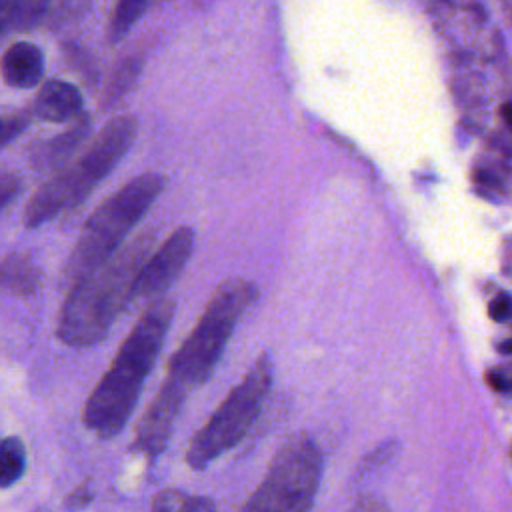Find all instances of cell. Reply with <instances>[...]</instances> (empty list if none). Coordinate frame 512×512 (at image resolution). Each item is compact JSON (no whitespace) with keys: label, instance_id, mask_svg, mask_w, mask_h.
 <instances>
[{"label":"cell","instance_id":"1","mask_svg":"<svg viewBox=\"0 0 512 512\" xmlns=\"http://www.w3.org/2000/svg\"><path fill=\"white\" fill-rule=\"evenodd\" d=\"M174 316V300L160 296L144 310L120 344L112 364L90 392L82 420L100 438H114L132 416Z\"/></svg>","mask_w":512,"mask_h":512},{"label":"cell","instance_id":"2","mask_svg":"<svg viewBox=\"0 0 512 512\" xmlns=\"http://www.w3.org/2000/svg\"><path fill=\"white\" fill-rule=\"evenodd\" d=\"M154 232H140L106 262L70 284L58 314L56 336L70 348H90L106 338L134 300V282L150 254Z\"/></svg>","mask_w":512,"mask_h":512},{"label":"cell","instance_id":"3","mask_svg":"<svg viewBox=\"0 0 512 512\" xmlns=\"http://www.w3.org/2000/svg\"><path fill=\"white\" fill-rule=\"evenodd\" d=\"M138 134L134 116H114L108 120L82 154L48 178L28 200L24 224L28 228L42 226L58 214L76 208L86 196L116 168L130 150Z\"/></svg>","mask_w":512,"mask_h":512},{"label":"cell","instance_id":"4","mask_svg":"<svg viewBox=\"0 0 512 512\" xmlns=\"http://www.w3.org/2000/svg\"><path fill=\"white\" fill-rule=\"evenodd\" d=\"M258 288L246 278L222 280L208 298L196 326L168 360V376L186 392L202 386L214 372L236 324L256 302Z\"/></svg>","mask_w":512,"mask_h":512},{"label":"cell","instance_id":"5","mask_svg":"<svg viewBox=\"0 0 512 512\" xmlns=\"http://www.w3.org/2000/svg\"><path fill=\"white\" fill-rule=\"evenodd\" d=\"M166 186L158 172H144L106 198L84 222L66 260L64 282L70 286L122 248L128 232L140 222Z\"/></svg>","mask_w":512,"mask_h":512},{"label":"cell","instance_id":"6","mask_svg":"<svg viewBox=\"0 0 512 512\" xmlns=\"http://www.w3.org/2000/svg\"><path fill=\"white\" fill-rule=\"evenodd\" d=\"M272 378V360L262 354L190 440L186 464L192 470H204L250 432L268 398Z\"/></svg>","mask_w":512,"mask_h":512},{"label":"cell","instance_id":"7","mask_svg":"<svg viewBox=\"0 0 512 512\" xmlns=\"http://www.w3.org/2000/svg\"><path fill=\"white\" fill-rule=\"evenodd\" d=\"M322 480V452L304 432L282 442L242 512H310Z\"/></svg>","mask_w":512,"mask_h":512},{"label":"cell","instance_id":"8","mask_svg":"<svg viewBox=\"0 0 512 512\" xmlns=\"http://www.w3.org/2000/svg\"><path fill=\"white\" fill-rule=\"evenodd\" d=\"M196 234L190 226H178L160 244V248L144 260L136 282L134 298H160L170 288V284L180 276L188 264L194 250Z\"/></svg>","mask_w":512,"mask_h":512},{"label":"cell","instance_id":"9","mask_svg":"<svg viewBox=\"0 0 512 512\" xmlns=\"http://www.w3.org/2000/svg\"><path fill=\"white\" fill-rule=\"evenodd\" d=\"M186 394L188 392L180 384L172 382L170 378L164 380V384L160 386V390L156 392L154 400L148 404L144 416L136 426L134 450H138L150 460L164 452L172 436L174 422L184 406Z\"/></svg>","mask_w":512,"mask_h":512},{"label":"cell","instance_id":"10","mask_svg":"<svg viewBox=\"0 0 512 512\" xmlns=\"http://www.w3.org/2000/svg\"><path fill=\"white\" fill-rule=\"evenodd\" d=\"M90 136V118L82 114L62 134L36 142L30 150V164L38 172H58Z\"/></svg>","mask_w":512,"mask_h":512},{"label":"cell","instance_id":"11","mask_svg":"<svg viewBox=\"0 0 512 512\" xmlns=\"http://www.w3.org/2000/svg\"><path fill=\"white\" fill-rule=\"evenodd\" d=\"M82 108H84V100L80 90L74 84L64 80L44 82L32 102V114L52 124L78 120L84 114Z\"/></svg>","mask_w":512,"mask_h":512},{"label":"cell","instance_id":"12","mask_svg":"<svg viewBox=\"0 0 512 512\" xmlns=\"http://www.w3.org/2000/svg\"><path fill=\"white\" fill-rule=\"evenodd\" d=\"M2 80L12 88H34L44 76V52L34 42H14L0 58Z\"/></svg>","mask_w":512,"mask_h":512},{"label":"cell","instance_id":"13","mask_svg":"<svg viewBox=\"0 0 512 512\" xmlns=\"http://www.w3.org/2000/svg\"><path fill=\"white\" fill-rule=\"evenodd\" d=\"M42 284V270L28 254H8L0 258V288L16 294L30 296Z\"/></svg>","mask_w":512,"mask_h":512},{"label":"cell","instance_id":"14","mask_svg":"<svg viewBox=\"0 0 512 512\" xmlns=\"http://www.w3.org/2000/svg\"><path fill=\"white\" fill-rule=\"evenodd\" d=\"M150 512H218V510H216V502L208 496L186 494L178 488H166L152 498Z\"/></svg>","mask_w":512,"mask_h":512},{"label":"cell","instance_id":"15","mask_svg":"<svg viewBox=\"0 0 512 512\" xmlns=\"http://www.w3.org/2000/svg\"><path fill=\"white\" fill-rule=\"evenodd\" d=\"M26 472V448L18 436L0 440V488L14 486Z\"/></svg>","mask_w":512,"mask_h":512},{"label":"cell","instance_id":"16","mask_svg":"<svg viewBox=\"0 0 512 512\" xmlns=\"http://www.w3.org/2000/svg\"><path fill=\"white\" fill-rule=\"evenodd\" d=\"M148 8H150V4L142 2V0H122V2H118L112 10L110 22H108V30H106L108 42L110 44L120 42Z\"/></svg>","mask_w":512,"mask_h":512},{"label":"cell","instance_id":"17","mask_svg":"<svg viewBox=\"0 0 512 512\" xmlns=\"http://www.w3.org/2000/svg\"><path fill=\"white\" fill-rule=\"evenodd\" d=\"M46 10L44 2H0V30L30 28Z\"/></svg>","mask_w":512,"mask_h":512},{"label":"cell","instance_id":"18","mask_svg":"<svg viewBox=\"0 0 512 512\" xmlns=\"http://www.w3.org/2000/svg\"><path fill=\"white\" fill-rule=\"evenodd\" d=\"M138 70H140V62H136V60H126V62H122L120 66H118V70L114 72V76H112V82H110V88H108V96L112 98H118V96H122L128 88H130V84L134 82V78L138 76Z\"/></svg>","mask_w":512,"mask_h":512},{"label":"cell","instance_id":"19","mask_svg":"<svg viewBox=\"0 0 512 512\" xmlns=\"http://www.w3.org/2000/svg\"><path fill=\"white\" fill-rule=\"evenodd\" d=\"M28 126V114H0V146H6L12 142L24 128Z\"/></svg>","mask_w":512,"mask_h":512},{"label":"cell","instance_id":"20","mask_svg":"<svg viewBox=\"0 0 512 512\" xmlns=\"http://www.w3.org/2000/svg\"><path fill=\"white\" fill-rule=\"evenodd\" d=\"M22 190V178L12 170L0 168V210L8 206Z\"/></svg>","mask_w":512,"mask_h":512},{"label":"cell","instance_id":"21","mask_svg":"<svg viewBox=\"0 0 512 512\" xmlns=\"http://www.w3.org/2000/svg\"><path fill=\"white\" fill-rule=\"evenodd\" d=\"M92 498H94V492H92L90 486L84 484V486L74 488V490L66 496V502H64L66 512H80V510H84V508L92 502Z\"/></svg>","mask_w":512,"mask_h":512},{"label":"cell","instance_id":"22","mask_svg":"<svg viewBox=\"0 0 512 512\" xmlns=\"http://www.w3.org/2000/svg\"><path fill=\"white\" fill-rule=\"evenodd\" d=\"M488 316L494 322H506L510 318V296L506 292H500L490 300Z\"/></svg>","mask_w":512,"mask_h":512},{"label":"cell","instance_id":"23","mask_svg":"<svg viewBox=\"0 0 512 512\" xmlns=\"http://www.w3.org/2000/svg\"><path fill=\"white\" fill-rule=\"evenodd\" d=\"M348 512H388V504L378 496H362Z\"/></svg>","mask_w":512,"mask_h":512},{"label":"cell","instance_id":"24","mask_svg":"<svg viewBox=\"0 0 512 512\" xmlns=\"http://www.w3.org/2000/svg\"><path fill=\"white\" fill-rule=\"evenodd\" d=\"M486 382L496 392H508L510 390V378L500 368H492L490 372H486Z\"/></svg>","mask_w":512,"mask_h":512},{"label":"cell","instance_id":"25","mask_svg":"<svg viewBox=\"0 0 512 512\" xmlns=\"http://www.w3.org/2000/svg\"><path fill=\"white\" fill-rule=\"evenodd\" d=\"M34 512H50V510H46V508H36Z\"/></svg>","mask_w":512,"mask_h":512}]
</instances>
